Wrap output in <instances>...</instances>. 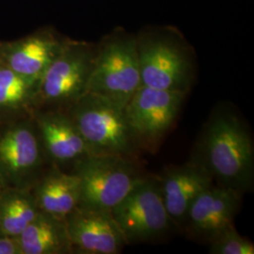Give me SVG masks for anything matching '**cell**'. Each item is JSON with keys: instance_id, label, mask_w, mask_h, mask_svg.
Segmentation results:
<instances>
[{"instance_id": "18", "label": "cell", "mask_w": 254, "mask_h": 254, "mask_svg": "<svg viewBox=\"0 0 254 254\" xmlns=\"http://www.w3.org/2000/svg\"><path fill=\"white\" fill-rule=\"evenodd\" d=\"M40 212L31 189L4 188L0 193V233L18 237Z\"/></svg>"}, {"instance_id": "9", "label": "cell", "mask_w": 254, "mask_h": 254, "mask_svg": "<svg viewBox=\"0 0 254 254\" xmlns=\"http://www.w3.org/2000/svg\"><path fill=\"white\" fill-rule=\"evenodd\" d=\"M187 93L140 85L126 107L127 120L140 151H153L173 127Z\"/></svg>"}, {"instance_id": "20", "label": "cell", "mask_w": 254, "mask_h": 254, "mask_svg": "<svg viewBox=\"0 0 254 254\" xmlns=\"http://www.w3.org/2000/svg\"><path fill=\"white\" fill-rule=\"evenodd\" d=\"M0 254H23L18 237L0 233Z\"/></svg>"}, {"instance_id": "1", "label": "cell", "mask_w": 254, "mask_h": 254, "mask_svg": "<svg viewBox=\"0 0 254 254\" xmlns=\"http://www.w3.org/2000/svg\"><path fill=\"white\" fill-rule=\"evenodd\" d=\"M190 161L206 170L220 186L241 193L253 190L254 138L234 107L220 105L212 111L197 139Z\"/></svg>"}, {"instance_id": "2", "label": "cell", "mask_w": 254, "mask_h": 254, "mask_svg": "<svg viewBox=\"0 0 254 254\" xmlns=\"http://www.w3.org/2000/svg\"><path fill=\"white\" fill-rule=\"evenodd\" d=\"M65 111L77 127L90 154L137 159L141 151L125 107L99 94L86 92Z\"/></svg>"}, {"instance_id": "4", "label": "cell", "mask_w": 254, "mask_h": 254, "mask_svg": "<svg viewBox=\"0 0 254 254\" xmlns=\"http://www.w3.org/2000/svg\"><path fill=\"white\" fill-rule=\"evenodd\" d=\"M140 85L136 38L117 34L104 40L97 46L87 92L126 108Z\"/></svg>"}, {"instance_id": "11", "label": "cell", "mask_w": 254, "mask_h": 254, "mask_svg": "<svg viewBox=\"0 0 254 254\" xmlns=\"http://www.w3.org/2000/svg\"><path fill=\"white\" fill-rule=\"evenodd\" d=\"M65 221L73 253L118 254L127 245L125 236L109 210L77 206Z\"/></svg>"}, {"instance_id": "6", "label": "cell", "mask_w": 254, "mask_h": 254, "mask_svg": "<svg viewBox=\"0 0 254 254\" xmlns=\"http://www.w3.org/2000/svg\"><path fill=\"white\" fill-rule=\"evenodd\" d=\"M46 160L33 117L13 120L0 130V177L5 187L31 189Z\"/></svg>"}, {"instance_id": "19", "label": "cell", "mask_w": 254, "mask_h": 254, "mask_svg": "<svg viewBox=\"0 0 254 254\" xmlns=\"http://www.w3.org/2000/svg\"><path fill=\"white\" fill-rule=\"evenodd\" d=\"M209 254H254V245L252 241L241 236L235 226L229 228L210 243Z\"/></svg>"}, {"instance_id": "21", "label": "cell", "mask_w": 254, "mask_h": 254, "mask_svg": "<svg viewBox=\"0 0 254 254\" xmlns=\"http://www.w3.org/2000/svg\"><path fill=\"white\" fill-rule=\"evenodd\" d=\"M4 188H6V187H5L4 183H3L2 179H1V177H0V193H1V191L3 190V189H4Z\"/></svg>"}, {"instance_id": "17", "label": "cell", "mask_w": 254, "mask_h": 254, "mask_svg": "<svg viewBox=\"0 0 254 254\" xmlns=\"http://www.w3.org/2000/svg\"><path fill=\"white\" fill-rule=\"evenodd\" d=\"M40 84L0 63V119L13 121L32 115L39 105Z\"/></svg>"}, {"instance_id": "7", "label": "cell", "mask_w": 254, "mask_h": 254, "mask_svg": "<svg viewBox=\"0 0 254 254\" xmlns=\"http://www.w3.org/2000/svg\"><path fill=\"white\" fill-rule=\"evenodd\" d=\"M110 212L127 244L158 239L174 226L165 207L157 178L146 176Z\"/></svg>"}, {"instance_id": "15", "label": "cell", "mask_w": 254, "mask_h": 254, "mask_svg": "<svg viewBox=\"0 0 254 254\" xmlns=\"http://www.w3.org/2000/svg\"><path fill=\"white\" fill-rule=\"evenodd\" d=\"M31 191L41 212L66 219L79 205L80 180L75 173H65L52 165L34 184Z\"/></svg>"}, {"instance_id": "16", "label": "cell", "mask_w": 254, "mask_h": 254, "mask_svg": "<svg viewBox=\"0 0 254 254\" xmlns=\"http://www.w3.org/2000/svg\"><path fill=\"white\" fill-rule=\"evenodd\" d=\"M23 254H73L65 219L40 212L18 236Z\"/></svg>"}, {"instance_id": "12", "label": "cell", "mask_w": 254, "mask_h": 254, "mask_svg": "<svg viewBox=\"0 0 254 254\" xmlns=\"http://www.w3.org/2000/svg\"><path fill=\"white\" fill-rule=\"evenodd\" d=\"M46 158L58 168L80 161L90 152L81 134L67 111L35 110L32 114Z\"/></svg>"}, {"instance_id": "14", "label": "cell", "mask_w": 254, "mask_h": 254, "mask_svg": "<svg viewBox=\"0 0 254 254\" xmlns=\"http://www.w3.org/2000/svg\"><path fill=\"white\" fill-rule=\"evenodd\" d=\"M157 181L165 207L174 226L183 228L192 202L213 186L214 179L206 170L190 161L167 167Z\"/></svg>"}, {"instance_id": "13", "label": "cell", "mask_w": 254, "mask_h": 254, "mask_svg": "<svg viewBox=\"0 0 254 254\" xmlns=\"http://www.w3.org/2000/svg\"><path fill=\"white\" fill-rule=\"evenodd\" d=\"M64 41L44 30L15 41L0 42V63L27 78L41 82L61 53Z\"/></svg>"}, {"instance_id": "10", "label": "cell", "mask_w": 254, "mask_h": 254, "mask_svg": "<svg viewBox=\"0 0 254 254\" xmlns=\"http://www.w3.org/2000/svg\"><path fill=\"white\" fill-rule=\"evenodd\" d=\"M243 193L224 186H212L192 202L184 227L190 236L210 243L229 228L239 211Z\"/></svg>"}, {"instance_id": "8", "label": "cell", "mask_w": 254, "mask_h": 254, "mask_svg": "<svg viewBox=\"0 0 254 254\" xmlns=\"http://www.w3.org/2000/svg\"><path fill=\"white\" fill-rule=\"evenodd\" d=\"M136 46L142 85L184 93L190 91L193 61L182 43L168 37L143 36L136 39Z\"/></svg>"}, {"instance_id": "5", "label": "cell", "mask_w": 254, "mask_h": 254, "mask_svg": "<svg viewBox=\"0 0 254 254\" xmlns=\"http://www.w3.org/2000/svg\"><path fill=\"white\" fill-rule=\"evenodd\" d=\"M96 51L89 43L65 40L41 80L38 108L66 110L86 93Z\"/></svg>"}, {"instance_id": "3", "label": "cell", "mask_w": 254, "mask_h": 254, "mask_svg": "<svg viewBox=\"0 0 254 254\" xmlns=\"http://www.w3.org/2000/svg\"><path fill=\"white\" fill-rule=\"evenodd\" d=\"M80 180L78 207L110 211L146 177L137 159L89 154L73 166Z\"/></svg>"}]
</instances>
